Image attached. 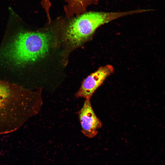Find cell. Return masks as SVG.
I'll use <instances>...</instances> for the list:
<instances>
[{
    "label": "cell",
    "instance_id": "1",
    "mask_svg": "<svg viewBox=\"0 0 165 165\" xmlns=\"http://www.w3.org/2000/svg\"><path fill=\"white\" fill-rule=\"evenodd\" d=\"M10 18L0 44V79L48 82L63 79L69 52L67 22L42 28Z\"/></svg>",
    "mask_w": 165,
    "mask_h": 165
},
{
    "label": "cell",
    "instance_id": "2",
    "mask_svg": "<svg viewBox=\"0 0 165 165\" xmlns=\"http://www.w3.org/2000/svg\"><path fill=\"white\" fill-rule=\"evenodd\" d=\"M42 91L0 79V133L17 130L38 114L42 104Z\"/></svg>",
    "mask_w": 165,
    "mask_h": 165
},
{
    "label": "cell",
    "instance_id": "3",
    "mask_svg": "<svg viewBox=\"0 0 165 165\" xmlns=\"http://www.w3.org/2000/svg\"><path fill=\"white\" fill-rule=\"evenodd\" d=\"M141 9L124 12H85L68 22L66 36L71 53L89 41L97 29L112 21L126 16L142 13Z\"/></svg>",
    "mask_w": 165,
    "mask_h": 165
},
{
    "label": "cell",
    "instance_id": "4",
    "mask_svg": "<svg viewBox=\"0 0 165 165\" xmlns=\"http://www.w3.org/2000/svg\"><path fill=\"white\" fill-rule=\"evenodd\" d=\"M114 70L113 66L110 64L99 68L82 81L80 87L75 94V97L90 99L106 79L113 73Z\"/></svg>",
    "mask_w": 165,
    "mask_h": 165
},
{
    "label": "cell",
    "instance_id": "5",
    "mask_svg": "<svg viewBox=\"0 0 165 165\" xmlns=\"http://www.w3.org/2000/svg\"><path fill=\"white\" fill-rule=\"evenodd\" d=\"M81 127V132L88 138L95 137L102 126L100 120L94 111L90 99H86L82 108L77 112Z\"/></svg>",
    "mask_w": 165,
    "mask_h": 165
},
{
    "label": "cell",
    "instance_id": "6",
    "mask_svg": "<svg viewBox=\"0 0 165 165\" xmlns=\"http://www.w3.org/2000/svg\"><path fill=\"white\" fill-rule=\"evenodd\" d=\"M99 0H66L64 8L66 17L69 19L85 12L87 7L92 5H97Z\"/></svg>",
    "mask_w": 165,
    "mask_h": 165
},
{
    "label": "cell",
    "instance_id": "7",
    "mask_svg": "<svg viewBox=\"0 0 165 165\" xmlns=\"http://www.w3.org/2000/svg\"><path fill=\"white\" fill-rule=\"evenodd\" d=\"M41 4L46 13L48 20V23H50L51 21L49 13L50 9L51 6L50 1L49 0H42Z\"/></svg>",
    "mask_w": 165,
    "mask_h": 165
}]
</instances>
